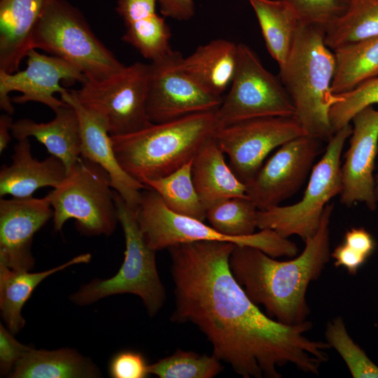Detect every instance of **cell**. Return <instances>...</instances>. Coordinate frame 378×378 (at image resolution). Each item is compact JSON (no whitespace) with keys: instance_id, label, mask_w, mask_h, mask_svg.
<instances>
[{"instance_id":"cell-33","label":"cell","mask_w":378,"mask_h":378,"mask_svg":"<svg viewBox=\"0 0 378 378\" xmlns=\"http://www.w3.org/2000/svg\"><path fill=\"white\" fill-rule=\"evenodd\" d=\"M337 94L342 99L331 107L329 113L334 132L349 124L354 115L361 110L378 104V76L349 92Z\"/></svg>"},{"instance_id":"cell-26","label":"cell","mask_w":378,"mask_h":378,"mask_svg":"<svg viewBox=\"0 0 378 378\" xmlns=\"http://www.w3.org/2000/svg\"><path fill=\"white\" fill-rule=\"evenodd\" d=\"M267 49L279 66L286 61L302 24L284 0H249Z\"/></svg>"},{"instance_id":"cell-39","label":"cell","mask_w":378,"mask_h":378,"mask_svg":"<svg viewBox=\"0 0 378 378\" xmlns=\"http://www.w3.org/2000/svg\"><path fill=\"white\" fill-rule=\"evenodd\" d=\"M164 16L177 20H188L195 14L193 0H158Z\"/></svg>"},{"instance_id":"cell-22","label":"cell","mask_w":378,"mask_h":378,"mask_svg":"<svg viewBox=\"0 0 378 378\" xmlns=\"http://www.w3.org/2000/svg\"><path fill=\"white\" fill-rule=\"evenodd\" d=\"M225 155L214 136L193 158L192 179L206 209L226 199L248 197L246 186L233 172Z\"/></svg>"},{"instance_id":"cell-6","label":"cell","mask_w":378,"mask_h":378,"mask_svg":"<svg viewBox=\"0 0 378 378\" xmlns=\"http://www.w3.org/2000/svg\"><path fill=\"white\" fill-rule=\"evenodd\" d=\"M32 49L59 57L86 79H102L125 65L95 36L80 12L65 0H50L32 37Z\"/></svg>"},{"instance_id":"cell-1","label":"cell","mask_w":378,"mask_h":378,"mask_svg":"<svg viewBox=\"0 0 378 378\" xmlns=\"http://www.w3.org/2000/svg\"><path fill=\"white\" fill-rule=\"evenodd\" d=\"M234 245L200 241L167 248L175 295L171 321L195 325L213 354L244 378H281L278 368L287 365L318 374L330 345L307 337L313 326L307 320L289 326L260 311L230 270Z\"/></svg>"},{"instance_id":"cell-13","label":"cell","mask_w":378,"mask_h":378,"mask_svg":"<svg viewBox=\"0 0 378 378\" xmlns=\"http://www.w3.org/2000/svg\"><path fill=\"white\" fill-rule=\"evenodd\" d=\"M181 53L171 50L151 61L147 113L153 123L216 111L223 98L211 94L184 71Z\"/></svg>"},{"instance_id":"cell-29","label":"cell","mask_w":378,"mask_h":378,"mask_svg":"<svg viewBox=\"0 0 378 378\" xmlns=\"http://www.w3.org/2000/svg\"><path fill=\"white\" fill-rule=\"evenodd\" d=\"M192 160L167 176L146 181L144 185L158 192L172 211L204 221L206 209L192 182Z\"/></svg>"},{"instance_id":"cell-35","label":"cell","mask_w":378,"mask_h":378,"mask_svg":"<svg viewBox=\"0 0 378 378\" xmlns=\"http://www.w3.org/2000/svg\"><path fill=\"white\" fill-rule=\"evenodd\" d=\"M108 371L113 378H145L150 374L144 356L139 352L128 350L120 351L112 358Z\"/></svg>"},{"instance_id":"cell-21","label":"cell","mask_w":378,"mask_h":378,"mask_svg":"<svg viewBox=\"0 0 378 378\" xmlns=\"http://www.w3.org/2000/svg\"><path fill=\"white\" fill-rule=\"evenodd\" d=\"M55 113V118L48 122L38 123L27 118L18 120L13 122L11 134L18 141L34 137L50 155L64 163L68 174L80 158L79 120L74 107L68 104Z\"/></svg>"},{"instance_id":"cell-9","label":"cell","mask_w":378,"mask_h":378,"mask_svg":"<svg viewBox=\"0 0 378 378\" xmlns=\"http://www.w3.org/2000/svg\"><path fill=\"white\" fill-rule=\"evenodd\" d=\"M351 132L349 123L336 131L328 141L323 156L311 171L300 201L258 211V229L272 230L285 238L298 235L304 241L316 234L326 206L341 192V154Z\"/></svg>"},{"instance_id":"cell-30","label":"cell","mask_w":378,"mask_h":378,"mask_svg":"<svg viewBox=\"0 0 378 378\" xmlns=\"http://www.w3.org/2000/svg\"><path fill=\"white\" fill-rule=\"evenodd\" d=\"M258 211L248 197H232L209 207L206 219L211 226L225 235L248 236L258 228Z\"/></svg>"},{"instance_id":"cell-40","label":"cell","mask_w":378,"mask_h":378,"mask_svg":"<svg viewBox=\"0 0 378 378\" xmlns=\"http://www.w3.org/2000/svg\"><path fill=\"white\" fill-rule=\"evenodd\" d=\"M9 113L1 114L0 116V153L1 154L10 141V134L13 119Z\"/></svg>"},{"instance_id":"cell-24","label":"cell","mask_w":378,"mask_h":378,"mask_svg":"<svg viewBox=\"0 0 378 378\" xmlns=\"http://www.w3.org/2000/svg\"><path fill=\"white\" fill-rule=\"evenodd\" d=\"M90 253L76 256L51 269L39 272L16 270L0 264V309L8 329L15 334L24 326L22 309L36 286L46 278L74 265L88 263Z\"/></svg>"},{"instance_id":"cell-5","label":"cell","mask_w":378,"mask_h":378,"mask_svg":"<svg viewBox=\"0 0 378 378\" xmlns=\"http://www.w3.org/2000/svg\"><path fill=\"white\" fill-rule=\"evenodd\" d=\"M113 197L125 240L123 262L114 276L92 280L70 298L76 304L88 305L113 295L134 294L141 299L148 315L153 316L162 307L166 296L157 270L156 251L146 240L136 209L130 206L114 190Z\"/></svg>"},{"instance_id":"cell-31","label":"cell","mask_w":378,"mask_h":378,"mask_svg":"<svg viewBox=\"0 0 378 378\" xmlns=\"http://www.w3.org/2000/svg\"><path fill=\"white\" fill-rule=\"evenodd\" d=\"M223 369L220 360L214 354L181 349L149 365L150 374L160 378H212Z\"/></svg>"},{"instance_id":"cell-18","label":"cell","mask_w":378,"mask_h":378,"mask_svg":"<svg viewBox=\"0 0 378 378\" xmlns=\"http://www.w3.org/2000/svg\"><path fill=\"white\" fill-rule=\"evenodd\" d=\"M61 99L77 113L81 135L80 156L101 166L108 174L111 186L132 207L137 209L141 192L147 187L128 174L115 156L111 135L102 120L85 108L74 90L60 94Z\"/></svg>"},{"instance_id":"cell-38","label":"cell","mask_w":378,"mask_h":378,"mask_svg":"<svg viewBox=\"0 0 378 378\" xmlns=\"http://www.w3.org/2000/svg\"><path fill=\"white\" fill-rule=\"evenodd\" d=\"M336 267H343L351 275H356L358 270L368 260L364 256L353 251L347 245L342 242L331 252Z\"/></svg>"},{"instance_id":"cell-4","label":"cell","mask_w":378,"mask_h":378,"mask_svg":"<svg viewBox=\"0 0 378 378\" xmlns=\"http://www.w3.org/2000/svg\"><path fill=\"white\" fill-rule=\"evenodd\" d=\"M218 128L216 111L151 123L136 132L111 136L122 169L144 184L189 162Z\"/></svg>"},{"instance_id":"cell-3","label":"cell","mask_w":378,"mask_h":378,"mask_svg":"<svg viewBox=\"0 0 378 378\" xmlns=\"http://www.w3.org/2000/svg\"><path fill=\"white\" fill-rule=\"evenodd\" d=\"M324 36L323 28L302 24L279 78L304 134L328 142L335 133L330 110L342 98L332 91L335 58Z\"/></svg>"},{"instance_id":"cell-32","label":"cell","mask_w":378,"mask_h":378,"mask_svg":"<svg viewBox=\"0 0 378 378\" xmlns=\"http://www.w3.org/2000/svg\"><path fill=\"white\" fill-rule=\"evenodd\" d=\"M325 337L343 359L352 377L378 378V366L350 336L342 316L328 322Z\"/></svg>"},{"instance_id":"cell-19","label":"cell","mask_w":378,"mask_h":378,"mask_svg":"<svg viewBox=\"0 0 378 378\" xmlns=\"http://www.w3.org/2000/svg\"><path fill=\"white\" fill-rule=\"evenodd\" d=\"M66 176V168L59 158L50 155L38 160L32 155L28 138L18 140L11 163L0 170V196L30 197L41 188L58 187Z\"/></svg>"},{"instance_id":"cell-27","label":"cell","mask_w":378,"mask_h":378,"mask_svg":"<svg viewBox=\"0 0 378 378\" xmlns=\"http://www.w3.org/2000/svg\"><path fill=\"white\" fill-rule=\"evenodd\" d=\"M335 71L332 82L334 94L349 92L378 76V36L333 51Z\"/></svg>"},{"instance_id":"cell-8","label":"cell","mask_w":378,"mask_h":378,"mask_svg":"<svg viewBox=\"0 0 378 378\" xmlns=\"http://www.w3.org/2000/svg\"><path fill=\"white\" fill-rule=\"evenodd\" d=\"M108 173L99 164L80 156L63 182L47 195L53 210L55 231L69 219L88 236L111 235L118 221Z\"/></svg>"},{"instance_id":"cell-37","label":"cell","mask_w":378,"mask_h":378,"mask_svg":"<svg viewBox=\"0 0 378 378\" xmlns=\"http://www.w3.org/2000/svg\"><path fill=\"white\" fill-rule=\"evenodd\" d=\"M353 251L367 259L373 253L376 247L372 234L364 227H351L344 235L343 241Z\"/></svg>"},{"instance_id":"cell-11","label":"cell","mask_w":378,"mask_h":378,"mask_svg":"<svg viewBox=\"0 0 378 378\" xmlns=\"http://www.w3.org/2000/svg\"><path fill=\"white\" fill-rule=\"evenodd\" d=\"M295 115L293 104L280 78L265 69L251 48L238 43L236 72L216 111L218 127L257 118Z\"/></svg>"},{"instance_id":"cell-36","label":"cell","mask_w":378,"mask_h":378,"mask_svg":"<svg viewBox=\"0 0 378 378\" xmlns=\"http://www.w3.org/2000/svg\"><path fill=\"white\" fill-rule=\"evenodd\" d=\"M13 334L0 325V371L1 375L11 372L15 364L31 348L19 342Z\"/></svg>"},{"instance_id":"cell-41","label":"cell","mask_w":378,"mask_h":378,"mask_svg":"<svg viewBox=\"0 0 378 378\" xmlns=\"http://www.w3.org/2000/svg\"><path fill=\"white\" fill-rule=\"evenodd\" d=\"M375 194H376V197H377V200L378 202V173L375 178Z\"/></svg>"},{"instance_id":"cell-10","label":"cell","mask_w":378,"mask_h":378,"mask_svg":"<svg viewBox=\"0 0 378 378\" xmlns=\"http://www.w3.org/2000/svg\"><path fill=\"white\" fill-rule=\"evenodd\" d=\"M150 64L135 62L102 79H86L74 90L78 100L99 117L111 136L140 130L151 121L147 113Z\"/></svg>"},{"instance_id":"cell-34","label":"cell","mask_w":378,"mask_h":378,"mask_svg":"<svg viewBox=\"0 0 378 378\" xmlns=\"http://www.w3.org/2000/svg\"><path fill=\"white\" fill-rule=\"evenodd\" d=\"M304 24L326 29L347 10L349 0H284Z\"/></svg>"},{"instance_id":"cell-12","label":"cell","mask_w":378,"mask_h":378,"mask_svg":"<svg viewBox=\"0 0 378 378\" xmlns=\"http://www.w3.org/2000/svg\"><path fill=\"white\" fill-rule=\"evenodd\" d=\"M305 135L295 116L263 117L218 127L214 138L237 178L245 185L275 148Z\"/></svg>"},{"instance_id":"cell-17","label":"cell","mask_w":378,"mask_h":378,"mask_svg":"<svg viewBox=\"0 0 378 378\" xmlns=\"http://www.w3.org/2000/svg\"><path fill=\"white\" fill-rule=\"evenodd\" d=\"M52 216L48 195L42 198H1L0 264L16 270H31L34 265L33 237Z\"/></svg>"},{"instance_id":"cell-25","label":"cell","mask_w":378,"mask_h":378,"mask_svg":"<svg viewBox=\"0 0 378 378\" xmlns=\"http://www.w3.org/2000/svg\"><path fill=\"white\" fill-rule=\"evenodd\" d=\"M101 374L92 362L75 349L31 348L9 374L13 378H86Z\"/></svg>"},{"instance_id":"cell-2","label":"cell","mask_w":378,"mask_h":378,"mask_svg":"<svg viewBox=\"0 0 378 378\" xmlns=\"http://www.w3.org/2000/svg\"><path fill=\"white\" fill-rule=\"evenodd\" d=\"M333 208V204L326 206L316 234L304 241L302 252L289 260L279 261L259 248L234 245L230 270L251 300L262 305L270 318L289 326L307 321L308 286L320 277L331 258Z\"/></svg>"},{"instance_id":"cell-20","label":"cell","mask_w":378,"mask_h":378,"mask_svg":"<svg viewBox=\"0 0 378 378\" xmlns=\"http://www.w3.org/2000/svg\"><path fill=\"white\" fill-rule=\"evenodd\" d=\"M50 0H0V71L11 74L32 49L36 25Z\"/></svg>"},{"instance_id":"cell-16","label":"cell","mask_w":378,"mask_h":378,"mask_svg":"<svg viewBox=\"0 0 378 378\" xmlns=\"http://www.w3.org/2000/svg\"><path fill=\"white\" fill-rule=\"evenodd\" d=\"M350 144L341 167L340 203L346 206L363 203L370 210L377 209L375 178L373 176L378 150V110L365 108L352 118Z\"/></svg>"},{"instance_id":"cell-28","label":"cell","mask_w":378,"mask_h":378,"mask_svg":"<svg viewBox=\"0 0 378 378\" xmlns=\"http://www.w3.org/2000/svg\"><path fill=\"white\" fill-rule=\"evenodd\" d=\"M378 36V0H349L346 12L325 31V43L332 51Z\"/></svg>"},{"instance_id":"cell-14","label":"cell","mask_w":378,"mask_h":378,"mask_svg":"<svg viewBox=\"0 0 378 378\" xmlns=\"http://www.w3.org/2000/svg\"><path fill=\"white\" fill-rule=\"evenodd\" d=\"M322 141L302 135L283 144L263 163L246 186L247 197L258 210L279 206L292 197L310 175Z\"/></svg>"},{"instance_id":"cell-15","label":"cell","mask_w":378,"mask_h":378,"mask_svg":"<svg viewBox=\"0 0 378 378\" xmlns=\"http://www.w3.org/2000/svg\"><path fill=\"white\" fill-rule=\"evenodd\" d=\"M27 58V67L24 70L11 74L0 71V106L7 113L12 114L14 111L11 102L17 104L36 102L55 112L66 104L55 96V93L61 94L67 90L60 82L83 83L86 80L79 69L59 57L41 54L31 49Z\"/></svg>"},{"instance_id":"cell-7","label":"cell","mask_w":378,"mask_h":378,"mask_svg":"<svg viewBox=\"0 0 378 378\" xmlns=\"http://www.w3.org/2000/svg\"><path fill=\"white\" fill-rule=\"evenodd\" d=\"M136 216L148 244L156 251L181 243L217 241L257 248L274 258H292L298 253L294 242L272 230H260L248 236L230 237L204 221L177 214L169 209L159 194L149 188L141 192Z\"/></svg>"},{"instance_id":"cell-23","label":"cell","mask_w":378,"mask_h":378,"mask_svg":"<svg viewBox=\"0 0 378 378\" xmlns=\"http://www.w3.org/2000/svg\"><path fill=\"white\" fill-rule=\"evenodd\" d=\"M237 59L238 44L219 38L198 46L183 57L182 66L205 90L222 97L232 82Z\"/></svg>"}]
</instances>
